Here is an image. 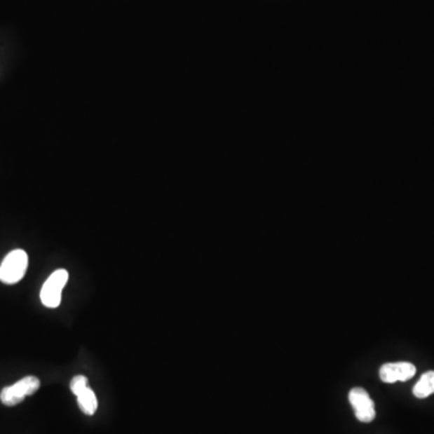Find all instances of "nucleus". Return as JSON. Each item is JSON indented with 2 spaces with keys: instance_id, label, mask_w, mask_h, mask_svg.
<instances>
[{
  "instance_id": "obj_1",
  "label": "nucleus",
  "mask_w": 434,
  "mask_h": 434,
  "mask_svg": "<svg viewBox=\"0 0 434 434\" xmlns=\"http://www.w3.org/2000/svg\"><path fill=\"white\" fill-rule=\"evenodd\" d=\"M28 255L21 249L13 250L0 264V281L6 285L18 284L26 276Z\"/></svg>"
},
{
  "instance_id": "obj_2",
  "label": "nucleus",
  "mask_w": 434,
  "mask_h": 434,
  "mask_svg": "<svg viewBox=\"0 0 434 434\" xmlns=\"http://www.w3.org/2000/svg\"><path fill=\"white\" fill-rule=\"evenodd\" d=\"M40 388V380L36 377H26L11 386L4 387L0 393V400L6 407L18 405L27 395H33Z\"/></svg>"
},
{
  "instance_id": "obj_3",
  "label": "nucleus",
  "mask_w": 434,
  "mask_h": 434,
  "mask_svg": "<svg viewBox=\"0 0 434 434\" xmlns=\"http://www.w3.org/2000/svg\"><path fill=\"white\" fill-rule=\"evenodd\" d=\"M68 279H69V273L65 269H58L52 273L50 278L45 281L41 292H40V299L43 306L51 308V309L60 306V301H62V292L68 283Z\"/></svg>"
},
{
  "instance_id": "obj_4",
  "label": "nucleus",
  "mask_w": 434,
  "mask_h": 434,
  "mask_svg": "<svg viewBox=\"0 0 434 434\" xmlns=\"http://www.w3.org/2000/svg\"><path fill=\"white\" fill-rule=\"evenodd\" d=\"M348 400L353 405V412L358 421L369 423L375 419L374 402L369 393L362 387H355L348 393Z\"/></svg>"
},
{
  "instance_id": "obj_5",
  "label": "nucleus",
  "mask_w": 434,
  "mask_h": 434,
  "mask_svg": "<svg viewBox=\"0 0 434 434\" xmlns=\"http://www.w3.org/2000/svg\"><path fill=\"white\" fill-rule=\"evenodd\" d=\"M416 373L415 365L408 362L386 363L380 368L379 375L384 383L393 384L395 381H407Z\"/></svg>"
},
{
  "instance_id": "obj_6",
  "label": "nucleus",
  "mask_w": 434,
  "mask_h": 434,
  "mask_svg": "<svg viewBox=\"0 0 434 434\" xmlns=\"http://www.w3.org/2000/svg\"><path fill=\"white\" fill-rule=\"evenodd\" d=\"M78 405L83 413L86 415H93L98 409V400L95 392L92 391L90 387H87L83 391L80 392L78 395Z\"/></svg>"
},
{
  "instance_id": "obj_7",
  "label": "nucleus",
  "mask_w": 434,
  "mask_h": 434,
  "mask_svg": "<svg viewBox=\"0 0 434 434\" xmlns=\"http://www.w3.org/2000/svg\"><path fill=\"white\" fill-rule=\"evenodd\" d=\"M413 393L416 398H427L434 393V370L422 375L416 385L414 386Z\"/></svg>"
},
{
  "instance_id": "obj_8",
  "label": "nucleus",
  "mask_w": 434,
  "mask_h": 434,
  "mask_svg": "<svg viewBox=\"0 0 434 434\" xmlns=\"http://www.w3.org/2000/svg\"><path fill=\"white\" fill-rule=\"evenodd\" d=\"M88 386V379L85 375H76L70 381V390L74 395H78L80 392L83 391Z\"/></svg>"
}]
</instances>
